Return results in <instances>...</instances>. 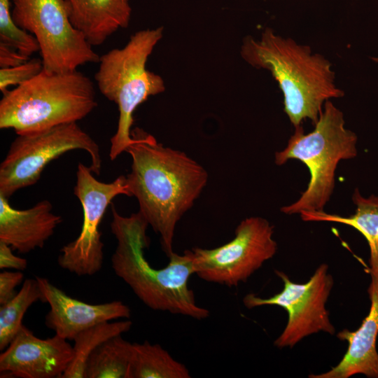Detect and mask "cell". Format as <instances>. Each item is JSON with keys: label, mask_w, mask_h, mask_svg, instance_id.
<instances>
[{"label": "cell", "mask_w": 378, "mask_h": 378, "mask_svg": "<svg viewBox=\"0 0 378 378\" xmlns=\"http://www.w3.org/2000/svg\"><path fill=\"white\" fill-rule=\"evenodd\" d=\"M132 326L130 320L106 321L79 332L73 340V358L62 378H84L91 354L106 340L129 331Z\"/></svg>", "instance_id": "ffe728a7"}, {"label": "cell", "mask_w": 378, "mask_h": 378, "mask_svg": "<svg viewBox=\"0 0 378 378\" xmlns=\"http://www.w3.org/2000/svg\"><path fill=\"white\" fill-rule=\"evenodd\" d=\"M12 248L7 244L0 241V269L23 271L27 267V260L13 254Z\"/></svg>", "instance_id": "d4e9b609"}, {"label": "cell", "mask_w": 378, "mask_h": 378, "mask_svg": "<svg viewBox=\"0 0 378 378\" xmlns=\"http://www.w3.org/2000/svg\"><path fill=\"white\" fill-rule=\"evenodd\" d=\"M15 24L38 41L43 70L74 71L100 56L84 35L71 24L64 0H13Z\"/></svg>", "instance_id": "ba28073f"}, {"label": "cell", "mask_w": 378, "mask_h": 378, "mask_svg": "<svg viewBox=\"0 0 378 378\" xmlns=\"http://www.w3.org/2000/svg\"><path fill=\"white\" fill-rule=\"evenodd\" d=\"M37 301L44 302L37 279L24 280L20 290L0 307V350H4L22 326L28 309Z\"/></svg>", "instance_id": "44dd1931"}, {"label": "cell", "mask_w": 378, "mask_h": 378, "mask_svg": "<svg viewBox=\"0 0 378 378\" xmlns=\"http://www.w3.org/2000/svg\"><path fill=\"white\" fill-rule=\"evenodd\" d=\"M69 20L91 46H99L119 28H126L132 9L128 0H64Z\"/></svg>", "instance_id": "2e32d148"}, {"label": "cell", "mask_w": 378, "mask_h": 378, "mask_svg": "<svg viewBox=\"0 0 378 378\" xmlns=\"http://www.w3.org/2000/svg\"><path fill=\"white\" fill-rule=\"evenodd\" d=\"M274 226L265 218L248 217L240 222L234 237L211 249H191L195 274L204 281L237 286L245 282L276 254Z\"/></svg>", "instance_id": "9c48e42d"}, {"label": "cell", "mask_w": 378, "mask_h": 378, "mask_svg": "<svg viewBox=\"0 0 378 378\" xmlns=\"http://www.w3.org/2000/svg\"><path fill=\"white\" fill-rule=\"evenodd\" d=\"M130 378H190L188 369L158 344L132 343Z\"/></svg>", "instance_id": "ac0fdd59"}, {"label": "cell", "mask_w": 378, "mask_h": 378, "mask_svg": "<svg viewBox=\"0 0 378 378\" xmlns=\"http://www.w3.org/2000/svg\"><path fill=\"white\" fill-rule=\"evenodd\" d=\"M73 354L67 340L57 335L41 339L22 325L0 354V377L62 378Z\"/></svg>", "instance_id": "7c38bea8"}, {"label": "cell", "mask_w": 378, "mask_h": 378, "mask_svg": "<svg viewBox=\"0 0 378 378\" xmlns=\"http://www.w3.org/2000/svg\"><path fill=\"white\" fill-rule=\"evenodd\" d=\"M97 106L94 85L77 70L48 73L3 94L0 128L23 134L75 122Z\"/></svg>", "instance_id": "277c9868"}, {"label": "cell", "mask_w": 378, "mask_h": 378, "mask_svg": "<svg viewBox=\"0 0 378 378\" xmlns=\"http://www.w3.org/2000/svg\"><path fill=\"white\" fill-rule=\"evenodd\" d=\"M314 126L307 134L302 125L295 127L286 148L275 153L277 165L295 159L303 162L310 173L307 188L298 200L281 209L286 214L323 210L335 188L339 162L357 155V136L345 127L343 113L330 100L325 102Z\"/></svg>", "instance_id": "5b68a950"}, {"label": "cell", "mask_w": 378, "mask_h": 378, "mask_svg": "<svg viewBox=\"0 0 378 378\" xmlns=\"http://www.w3.org/2000/svg\"><path fill=\"white\" fill-rule=\"evenodd\" d=\"M29 59V57L22 54L15 48L0 42L1 68L15 66L26 62Z\"/></svg>", "instance_id": "484cf974"}, {"label": "cell", "mask_w": 378, "mask_h": 378, "mask_svg": "<svg viewBox=\"0 0 378 378\" xmlns=\"http://www.w3.org/2000/svg\"><path fill=\"white\" fill-rule=\"evenodd\" d=\"M131 136L134 141L125 151L132 159L125 176L128 190L169 257L176 225L205 188L208 173L184 152L163 146L139 127Z\"/></svg>", "instance_id": "6da1fadb"}, {"label": "cell", "mask_w": 378, "mask_h": 378, "mask_svg": "<svg viewBox=\"0 0 378 378\" xmlns=\"http://www.w3.org/2000/svg\"><path fill=\"white\" fill-rule=\"evenodd\" d=\"M43 69L41 59H29L26 62L13 67L1 68L0 90L4 94L11 85H21L34 78Z\"/></svg>", "instance_id": "603a6c76"}, {"label": "cell", "mask_w": 378, "mask_h": 378, "mask_svg": "<svg viewBox=\"0 0 378 378\" xmlns=\"http://www.w3.org/2000/svg\"><path fill=\"white\" fill-rule=\"evenodd\" d=\"M10 0H0V42L15 48L29 57L40 50L38 41L34 35L15 24L10 11Z\"/></svg>", "instance_id": "7402d4cb"}, {"label": "cell", "mask_w": 378, "mask_h": 378, "mask_svg": "<svg viewBox=\"0 0 378 378\" xmlns=\"http://www.w3.org/2000/svg\"><path fill=\"white\" fill-rule=\"evenodd\" d=\"M52 209L47 200L29 209H16L0 194V241L20 253L43 248L62 220Z\"/></svg>", "instance_id": "9a60e30c"}, {"label": "cell", "mask_w": 378, "mask_h": 378, "mask_svg": "<svg viewBox=\"0 0 378 378\" xmlns=\"http://www.w3.org/2000/svg\"><path fill=\"white\" fill-rule=\"evenodd\" d=\"M24 275L21 271H3L0 273V304L10 300L17 293L16 287L22 282Z\"/></svg>", "instance_id": "cb8c5ba5"}, {"label": "cell", "mask_w": 378, "mask_h": 378, "mask_svg": "<svg viewBox=\"0 0 378 378\" xmlns=\"http://www.w3.org/2000/svg\"><path fill=\"white\" fill-rule=\"evenodd\" d=\"M92 173L90 167L78 163L74 192L83 209V225L78 237L60 249L57 258L60 267L78 276H92L102 269L104 244L99 224L113 198L120 195L130 197L125 176L104 183Z\"/></svg>", "instance_id": "8fae6325"}, {"label": "cell", "mask_w": 378, "mask_h": 378, "mask_svg": "<svg viewBox=\"0 0 378 378\" xmlns=\"http://www.w3.org/2000/svg\"><path fill=\"white\" fill-rule=\"evenodd\" d=\"M275 274L284 283L280 293L268 298L248 293L243 298V304L247 309L276 305L287 312V324L274 340V345L279 349L293 348L312 334L323 332L334 335L335 328L326 307L334 284L328 265L321 264L304 284L293 282L281 271L275 270Z\"/></svg>", "instance_id": "30bf717a"}, {"label": "cell", "mask_w": 378, "mask_h": 378, "mask_svg": "<svg viewBox=\"0 0 378 378\" xmlns=\"http://www.w3.org/2000/svg\"><path fill=\"white\" fill-rule=\"evenodd\" d=\"M352 200L356 206L355 213L347 217L323 210L302 211L300 215L304 221L338 223L358 230L365 238L370 248V273L378 274V196L364 197L356 188Z\"/></svg>", "instance_id": "e0dca14e"}, {"label": "cell", "mask_w": 378, "mask_h": 378, "mask_svg": "<svg viewBox=\"0 0 378 378\" xmlns=\"http://www.w3.org/2000/svg\"><path fill=\"white\" fill-rule=\"evenodd\" d=\"M74 150L88 152L91 170L100 174L99 146L76 122L18 134L0 164V194L9 198L16 191L35 184L50 162Z\"/></svg>", "instance_id": "52a82bcc"}, {"label": "cell", "mask_w": 378, "mask_h": 378, "mask_svg": "<svg viewBox=\"0 0 378 378\" xmlns=\"http://www.w3.org/2000/svg\"><path fill=\"white\" fill-rule=\"evenodd\" d=\"M240 55L251 66L271 73L283 94L284 111L294 127L302 125L306 119L314 125L325 102L344 95L335 84L328 59L271 28H265L259 38L245 36Z\"/></svg>", "instance_id": "3957f363"}, {"label": "cell", "mask_w": 378, "mask_h": 378, "mask_svg": "<svg viewBox=\"0 0 378 378\" xmlns=\"http://www.w3.org/2000/svg\"><path fill=\"white\" fill-rule=\"evenodd\" d=\"M132 343L121 335L99 346L86 364L85 378H130L132 359Z\"/></svg>", "instance_id": "d6986e66"}, {"label": "cell", "mask_w": 378, "mask_h": 378, "mask_svg": "<svg viewBox=\"0 0 378 378\" xmlns=\"http://www.w3.org/2000/svg\"><path fill=\"white\" fill-rule=\"evenodd\" d=\"M163 31V27L138 31L124 47L100 57L94 79L102 94L115 103L119 112L117 130L111 139V160L126 151L134 141L131 128L138 106L149 97L165 90L162 78L146 69L148 59Z\"/></svg>", "instance_id": "8992f818"}, {"label": "cell", "mask_w": 378, "mask_h": 378, "mask_svg": "<svg viewBox=\"0 0 378 378\" xmlns=\"http://www.w3.org/2000/svg\"><path fill=\"white\" fill-rule=\"evenodd\" d=\"M372 59L376 62L378 63V57H372Z\"/></svg>", "instance_id": "4316f807"}, {"label": "cell", "mask_w": 378, "mask_h": 378, "mask_svg": "<svg viewBox=\"0 0 378 378\" xmlns=\"http://www.w3.org/2000/svg\"><path fill=\"white\" fill-rule=\"evenodd\" d=\"M36 279L44 302L50 307L46 316V326L64 339L73 340L79 332L97 324L130 317V307L121 301L89 304L66 295L48 279Z\"/></svg>", "instance_id": "4fadbf2b"}, {"label": "cell", "mask_w": 378, "mask_h": 378, "mask_svg": "<svg viewBox=\"0 0 378 378\" xmlns=\"http://www.w3.org/2000/svg\"><path fill=\"white\" fill-rule=\"evenodd\" d=\"M111 211V229L118 242L111 257L115 274L151 309L197 320L206 318L209 310L197 304L188 285L195 274L192 251L186 250L182 255L173 252L166 267L154 268L144 256L148 246L146 219L139 211L126 217L114 206Z\"/></svg>", "instance_id": "7a4b0ae2"}, {"label": "cell", "mask_w": 378, "mask_h": 378, "mask_svg": "<svg viewBox=\"0 0 378 378\" xmlns=\"http://www.w3.org/2000/svg\"><path fill=\"white\" fill-rule=\"evenodd\" d=\"M368 292L371 302L370 312L360 326L355 331L344 329L337 337L348 342V349L340 362L331 370L310 374V378H349L362 374L369 378H378V274H370Z\"/></svg>", "instance_id": "5bb4252c"}]
</instances>
